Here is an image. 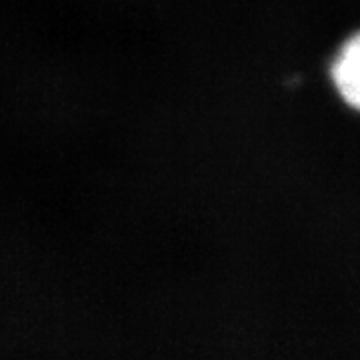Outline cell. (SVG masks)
Here are the masks:
<instances>
[{
    "label": "cell",
    "mask_w": 360,
    "mask_h": 360,
    "mask_svg": "<svg viewBox=\"0 0 360 360\" xmlns=\"http://www.w3.org/2000/svg\"><path fill=\"white\" fill-rule=\"evenodd\" d=\"M338 92L350 106L360 110V34L348 40L333 68Z\"/></svg>",
    "instance_id": "obj_1"
}]
</instances>
